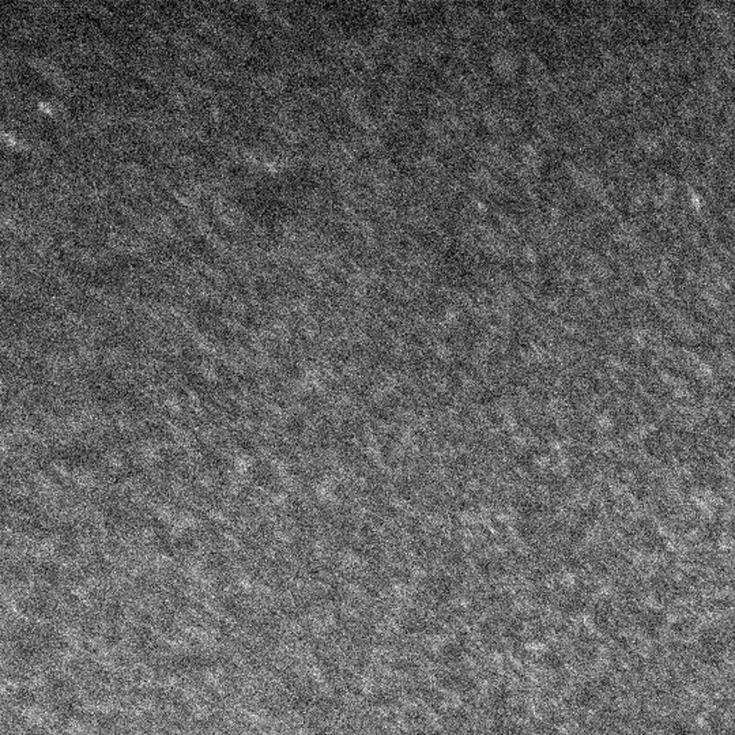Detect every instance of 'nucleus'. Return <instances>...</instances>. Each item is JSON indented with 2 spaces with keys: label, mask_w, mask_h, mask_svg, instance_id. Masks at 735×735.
Returning <instances> with one entry per match:
<instances>
[{
  "label": "nucleus",
  "mask_w": 735,
  "mask_h": 735,
  "mask_svg": "<svg viewBox=\"0 0 735 735\" xmlns=\"http://www.w3.org/2000/svg\"><path fill=\"white\" fill-rule=\"evenodd\" d=\"M376 15L369 10H349L339 18L340 29L347 36H365L376 26Z\"/></svg>",
  "instance_id": "f257e3e1"
}]
</instances>
